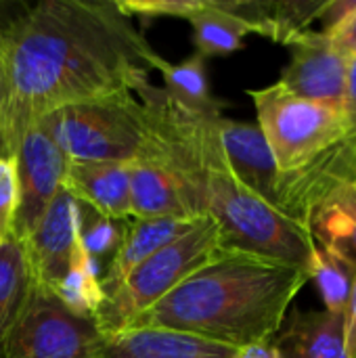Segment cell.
Returning a JSON list of instances; mask_svg holds the SVG:
<instances>
[{"mask_svg":"<svg viewBox=\"0 0 356 358\" xmlns=\"http://www.w3.org/2000/svg\"><path fill=\"white\" fill-rule=\"evenodd\" d=\"M159 55L118 0H42L0 27V130L73 103L136 94Z\"/></svg>","mask_w":356,"mask_h":358,"instance_id":"6da1fadb","label":"cell"},{"mask_svg":"<svg viewBox=\"0 0 356 358\" xmlns=\"http://www.w3.org/2000/svg\"><path fill=\"white\" fill-rule=\"evenodd\" d=\"M306 283L304 268L227 250L130 327L176 329L239 348L275 338Z\"/></svg>","mask_w":356,"mask_h":358,"instance_id":"7a4b0ae2","label":"cell"},{"mask_svg":"<svg viewBox=\"0 0 356 358\" xmlns=\"http://www.w3.org/2000/svg\"><path fill=\"white\" fill-rule=\"evenodd\" d=\"M216 120H204L201 155L206 164V214L216 222L222 245L306 271L315 248L311 233L237 180L225 159Z\"/></svg>","mask_w":356,"mask_h":358,"instance_id":"3957f363","label":"cell"},{"mask_svg":"<svg viewBox=\"0 0 356 358\" xmlns=\"http://www.w3.org/2000/svg\"><path fill=\"white\" fill-rule=\"evenodd\" d=\"M216 222L206 216L183 237L174 239L138 264L111 294L105 296L94 321L105 338L128 329L138 315L155 306L193 273L225 254Z\"/></svg>","mask_w":356,"mask_h":358,"instance_id":"277c9868","label":"cell"},{"mask_svg":"<svg viewBox=\"0 0 356 358\" xmlns=\"http://www.w3.org/2000/svg\"><path fill=\"white\" fill-rule=\"evenodd\" d=\"M67 162H132L149 136V113L136 94L65 105L38 120Z\"/></svg>","mask_w":356,"mask_h":358,"instance_id":"5b68a950","label":"cell"},{"mask_svg":"<svg viewBox=\"0 0 356 358\" xmlns=\"http://www.w3.org/2000/svg\"><path fill=\"white\" fill-rule=\"evenodd\" d=\"M279 174H290L336 145L348 130L340 107L315 103L290 92L281 82L248 90Z\"/></svg>","mask_w":356,"mask_h":358,"instance_id":"8992f818","label":"cell"},{"mask_svg":"<svg viewBox=\"0 0 356 358\" xmlns=\"http://www.w3.org/2000/svg\"><path fill=\"white\" fill-rule=\"evenodd\" d=\"M105 336L46 287L31 281L25 306L2 344V358H103Z\"/></svg>","mask_w":356,"mask_h":358,"instance_id":"52a82bcc","label":"cell"},{"mask_svg":"<svg viewBox=\"0 0 356 358\" xmlns=\"http://www.w3.org/2000/svg\"><path fill=\"white\" fill-rule=\"evenodd\" d=\"M130 212L132 218H206V195L174 164L168 151L151 136L130 162Z\"/></svg>","mask_w":356,"mask_h":358,"instance_id":"ba28073f","label":"cell"},{"mask_svg":"<svg viewBox=\"0 0 356 358\" xmlns=\"http://www.w3.org/2000/svg\"><path fill=\"white\" fill-rule=\"evenodd\" d=\"M13 155L17 168L15 239L25 241L63 187L67 159L40 122H34L19 132Z\"/></svg>","mask_w":356,"mask_h":358,"instance_id":"9c48e42d","label":"cell"},{"mask_svg":"<svg viewBox=\"0 0 356 358\" xmlns=\"http://www.w3.org/2000/svg\"><path fill=\"white\" fill-rule=\"evenodd\" d=\"M290 48L292 59L279 82L302 99L342 109L350 59L336 48L325 31L317 29H308L298 36Z\"/></svg>","mask_w":356,"mask_h":358,"instance_id":"30bf717a","label":"cell"},{"mask_svg":"<svg viewBox=\"0 0 356 358\" xmlns=\"http://www.w3.org/2000/svg\"><path fill=\"white\" fill-rule=\"evenodd\" d=\"M21 243L25 245L31 281L52 292L69 271L78 248V201L65 187L59 189L34 233Z\"/></svg>","mask_w":356,"mask_h":358,"instance_id":"8fae6325","label":"cell"},{"mask_svg":"<svg viewBox=\"0 0 356 358\" xmlns=\"http://www.w3.org/2000/svg\"><path fill=\"white\" fill-rule=\"evenodd\" d=\"M216 130L225 159L237 180L277 208L279 168L258 124L235 122L222 115L216 120Z\"/></svg>","mask_w":356,"mask_h":358,"instance_id":"7c38bea8","label":"cell"},{"mask_svg":"<svg viewBox=\"0 0 356 358\" xmlns=\"http://www.w3.org/2000/svg\"><path fill=\"white\" fill-rule=\"evenodd\" d=\"M63 187L82 206L130 220V162H67Z\"/></svg>","mask_w":356,"mask_h":358,"instance_id":"4fadbf2b","label":"cell"},{"mask_svg":"<svg viewBox=\"0 0 356 358\" xmlns=\"http://www.w3.org/2000/svg\"><path fill=\"white\" fill-rule=\"evenodd\" d=\"M235 346L162 327H130L105 338L103 358H231Z\"/></svg>","mask_w":356,"mask_h":358,"instance_id":"5bb4252c","label":"cell"},{"mask_svg":"<svg viewBox=\"0 0 356 358\" xmlns=\"http://www.w3.org/2000/svg\"><path fill=\"white\" fill-rule=\"evenodd\" d=\"M279 358H348L342 313L292 310L273 338Z\"/></svg>","mask_w":356,"mask_h":358,"instance_id":"9a60e30c","label":"cell"},{"mask_svg":"<svg viewBox=\"0 0 356 358\" xmlns=\"http://www.w3.org/2000/svg\"><path fill=\"white\" fill-rule=\"evenodd\" d=\"M218 6L241 19L252 34L271 38L279 44H292L298 36L313 29L327 0H216Z\"/></svg>","mask_w":356,"mask_h":358,"instance_id":"2e32d148","label":"cell"},{"mask_svg":"<svg viewBox=\"0 0 356 358\" xmlns=\"http://www.w3.org/2000/svg\"><path fill=\"white\" fill-rule=\"evenodd\" d=\"M199 220H176V218H149L138 220L130 218L126 227L124 241L115 256L105 264L99 273L103 294H111L138 264H143L149 256L183 237L191 231Z\"/></svg>","mask_w":356,"mask_h":358,"instance_id":"e0dca14e","label":"cell"},{"mask_svg":"<svg viewBox=\"0 0 356 358\" xmlns=\"http://www.w3.org/2000/svg\"><path fill=\"white\" fill-rule=\"evenodd\" d=\"M155 71L162 73L164 92L183 111L197 117H222V103L212 94L206 59L191 55L180 63H170L164 57L155 59Z\"/></svg>","mask_w":356,"mask_h":358,"instance_id":"ac0fdd59","label":"cell"},{"mask_svg":"<svg viewBox=\"0 0 356 358\" xmlns=\"http://www.w3.org/2000/svg\"><path fill=\"white\" fill-rule=\"evenodd\" d=\"M313 241L356 266V185L323 201L308 220Z\"/></svg>","mask_w":356,"mask_h":358,"instance_id":"d6986e66","label":"cell"},{"mask_svg":"<svg viewBox=\"0 0 356 358\" xmlns=\"http://www.w3.org/2000/svg\"><path fill=\"white\" fill-rule=\"evenodd\" d=\"M193 27V44L197 55L204 59L210 57H229L243 48V38L250 27L235 15L222 10L216 0H206L204 8L189 17Z\"/></svg>","mask_w":356,"mask_h":358,"instance_id":"ffe728a7","label":"cell"},{"mask_svg":"<svg viewBox=\"0 0 356 358\" xmlns=\"http://www.w3.org/2000/svg\"><path fill=\"white\" fill-rule=\"evenodd\" d=\"M31 289V271L25 245L8 239L0 245V352L2 344L17 323Z\"/></svg>","mask_w":356,"mask_h":358,"instance_id":"44dd1931","label":"cell"},{"mask_svg":"<svg viewBox=\"0 0 356 358\" xmlns=\"http://www.w3.org/2000/svg\"><path fill=\"white\" fill-rule=\"evenodd\" d=\"M52 294L71 313H76L80 317H90V319L97 317V313L105 300V294L101 287L99 268L92 262V258L84 252V248L80 245V239H78V248H76L71 266L65 273V277L61 279V283L52 289Z\"/></svg>","mask_w":356,"mask_h":358,"instance_id":"7402d4cb","label":"cell"},{"mask_svg":"<svg viewBox=\"0 0 356 358\" xmlns=\"http://www.w3.org/2000/svg\"><path fill=\"white\" fill-rule=\"evenodd\" d=\"M306 273H308V281L311 279L315 281V285L323 298L325 310L344 315L346 306H348L350 292H353V283H355V264L342 260L340 256H336L315 243Z\"/></svg>","mask_w":356,"mask_h":358,"instance_id":"603a6c76","label":"cell"},{"mask_svg":"<svg viewBox=\"0 0 356 358\" xmlns=\"http://www.w3.org/2000/svg\"><path fill=\"white\" fill-rule=\"evenodd\" d=\"M126 227L128 220H115L90 210L88 206L78 203V239L97 268L99 262H109L115 256L124 241Z\"/></svg>","mask_w":356,"mask_h":358,"instance_id":"cb8c5ba5","label":"cell"},{"mask_svg":"<svg viewBox=\"0 0 356 358\" xmlns=\"http://www.w3.org/2000/svg\"><path fill=\"white\" fill-rule=\"evenodd\" d=\"M206 0H118L120 8L132 19H155V17H178L189 19L193 13L204 8Z\"/></svg>","mask_w":356,"mask_h":358,"instance_id":"d4e9b609","label":"cell"},{"mask_svg":"<svg viewBox=\"0 0 356 358\" xmlns=\"http://www.w3.org/2000/svg\"><path fill=\"white\" fill-rule=\"evenodd\" d=\"M17 216V168L15 155L8 153L0 159V245L15 239Z\"/></svg>","mask_w":356,"mask_h":358,"instance_id":"484cf974","label":"cell"},{"mask_svg":"<svg viewBox=\"0 0 356 358\" xmlns=\"http://www.w3.org/2000/svg\"><path fill=\"white\" fill-rule=\"evenodd\" d=\"M325 34L332 38L336 48L342 50L348 59L356 57V8L346 19H342L334 29H329Z\"/></svg>","mask_w":356,"mask_h":358,"instance_id":"4316f807","label":"cell"},{"mask_svg":"<svg viewBox=\"0 0 356 358\" xmlns=\"http://www.w3.org/2000/svg\"><path fill=\"white\" fill-rule=\"evenodd\" d=\"M346 126L348 130L356 134V57L350 59V69H348V82H346V99L342 105Z\"/></svg>","mask_w":356,"mask_h":358,"instance_id":"83f0119b","label":"cell"},{"mask_svg":"<svg viewBox=\"0 0 356 358\" xmlns=\"http://www.w3.org/2000/svg\"><path fill=\"white\" fill-rule=\"evenodd\" d=\"M344 321H346V355L348 358H356V273L348 306L344 313Z\"/></svg>","mask_w":356,"mask_h":358,"instance_id":"f1b7e54d","label":"cell"},{"mask_svg":"<svg viewBox=\"0 0 356 358\" xmlns=\"http://www.w3.org/2000/svg\"><path fill=\"white\" fill-rule=\"evenodd\" d=\"M231 358H279V350H277V346H275V342L271 338V340L239 346Z\"/></svg>","mask_w":356,"mask_h":358,"instance_id":"f546056e","label":"cell"},{"mask_svg":"<svg viewBox=\"0 0 356 358\" xmlns=\"http://www.w3.org/2000/svg\"><path fill=\"white\" fill-rule=\"evenodd\" d=\"M10 153V147H8V143H6V136L2 134V130H0V159L4 157V155H8Z\"/></svg>","mask_w":356,"mask_h":358,"instance_id":"4dcf8cb0","label":"cell"}]
</instances>
